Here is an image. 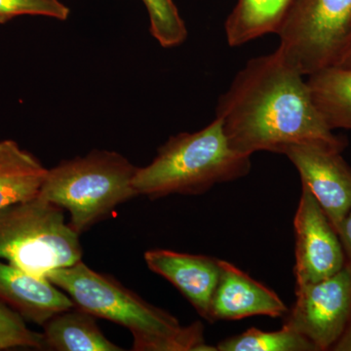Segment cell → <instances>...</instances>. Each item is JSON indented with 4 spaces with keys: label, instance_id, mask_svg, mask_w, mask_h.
I'll return each mask as SVG.
<instances>
[{
    "label": "cell",
    "instance_id": "1",
    "mask_svg": "<svg viewBox=\"0 0 351 351\" xmlns=\"http://www.w3.org/2000/svg\"><path fill=\"white\" fill-rule=\"evenodd\" d=\"M304 75L277 52L253 58L219 97L216 117L233 151L284 154L295 145L320 144L343 152L315 104Z\"/></svg>",
    "mask_w": 351,
    "mask_h": 351
},
{
    "label": "cell",
    "instance_id": "2",
    "mask_svg": "<svg viewBox=\"0 0 351 351\" xmlns=\"http://www.w3.org/2000/svg\"><path fill=\"white\" fill-rule=\"evenodd\" d=\"M46 278L75 306L95 317L127 328L135 351H217L207 345L200 322L182 326L174 315L152 306L117 279L90 269L82 261L52 269Z\"/></svg>",
    "mask_w": 351,
    "mask_h": 351
},
{
    "label": "cell",
    "instance_id": "3",
    "mask_svg": "<svg viewBox=\"0 0 351 351\" xmlns=\"http://www.w3.org/2000/svg\"><path fill=\"white\" fill-rule=\"evenodd\" d=\"M251 156L233 151L216 117L195 133H181L161 145L149 165L137 168L133 186L152 199L170 195H202L223 182L248 175Z\"/></svg>",
    "mask_w": 351,
    "mask_h": 351
},
{
    "label": "cell",
    "instance_id": "4",
    "mask_svg": "<svg viewBox=\"0 0 351 351\" xmlns=\"http://www.w3.org/2000/svg\"><path fill=\"white\" fill-rule=\"evenodd\" d=\"M137 168L117 152L93 151L48 169L38 195L69 212V226L80 235L138 196Z\"/></svg>",
    "mask_w": 351,
    "mask_h": 351
},
{
    "label": "cell",
    "instance_id": "5",
    "mask_svg": "<svg viewBox=\"0 0 351 351\" xmlns=\"http://www.w3.org/2000/svg\"><path fill=\"white\" fill-rule=\"evenodd\" d=\"M0 260L46 277L82 261L80 234L64 209L36 195L0 209Z\"/></svg>",
    "mask_w": 351,
    "mask_h": 351
},
{
    "label": "cell",
    "instance_id": "6",
    "mask_svg": "<svg viewBox=\"0 0 351 351\" xmlns=\"http://www.w3.org/2000/svg\"><path fill=\"white\" fill-rule=\"evenodd\" d=\"M351 31V0H294L277 52L302 75L336 64Z\"/></svg>",
    "mask_w": 351,
    "mask_h": 351
},
{
    "label": "cell",
    "instance_id": "7",
    "mask_svg": "<svg viewBox=\"0 0 351 351\" xmlns=\"http://www.w3.org/2000/svg\"><path fill=\"white\" fill-rule=\"evenodd\" d=\"M351 316V267L319 282L295 289L283 326L300 332L319 350H331Z\"/></svg>",
    "mask_w": 351,
    "mask_h": 351
},
{
    "label": "cell",
    "instance_id": "8",
    "mask_svg": "<svg viewBox=\"0 0 351 351\" xmlns=\"http://www.w3.org/2000/svg\"><path fill=\"white\" fill-rule=\"evenodd\" d=\"M295 289L319 282L338 274L346 256L338 232L306 186L294 219Z\"/></svg>",
    "mask_w": 351,
    "mask_h": 351
},
{
    "label": "cell",
    "instance_id": "9",
    "mask_svg": "<svg viewBox=\"0 0 351 351\" xmlns=\"http://www.w3.org/2000/svg\"><path fill=\"white\" fill-rule=\"evenodd\" d=\"M341 152L320 144L295 145L284 152L336 232L351 209V167Z\"/></svg>",
    "mask_w": 351,
    "mask_h": 351
},
{
    "label": "cell",
    "instance_id": "10",
    "mask_svg": "<svg viewBox=\"0 0 351 351\" xmlns=\"http://www.w3.org/2000/svg\"><path fill=\"white\" fill-rule=\"evenodd\" d=\"M145 261L152 271L182 293L201 317L212 323V300L221 274L218 258L156 249L145 252Z\"/></svg>",
    "mask_w": 351,
    "mask_h": 351
},
{
    "label": "cell",
    "instance_id": "11",
    "mask_svg": "<svg viewBox=\"0 0 351 351\" xmlns=\"http://www.w3.org/2000/svg\"><path fill=\"white\" fill-rule=\"evenodd\" d=\"M221 274L212 300V323L253 316L284 317L288 307L276 292L232 263L219 260Z\"/></svg>",
    "mask_w": 351,
    "mask_h": 351
},
{
    "label": "cell",
    "instance_id": "12",
    "mask_svg": "<svg viewBox=\"0 0 351 351\" xmlns=\"http://www.w3.org/2000/svg\"><path fill=\"white\" fill-rule=\"evenodd\" d=\"M0 304L40 326L55 314L75 306L49 279L34 276L3 260H0Z\"/></svg>",
    "mask_w": 351,
    "mask_h": 351
},
{
    "label": "cell",
    "instance_id": "13",
    "mask_svg": "<svg viewBox=\"0 0 351 351\" xmlns=\"http://www.w3.org/2000/svg\"><path fill=\"white\" fill-rule=\"evenodd\" d=\"M95 316L80 307L55 314L43 324L46 350L122 351L103 334Z\"/></svg>",
    "mask_w": 351,
    "mask_h": 351
},
{
    "label": "cell",
    "instance_id": "14",
    "mask_svg": "<svg viewBox=\"0 0 351 351\" xmlns=\"http://www.w3.org/2000/svg\"><path fill=\"white\" fill-rule=\"evenodd\" d=\"M47 171L15 141L0 142V209L36 197Z\"/></svg>",
    "mask_w": 351,
    "mask_h": 351
},
{
    "label": "cell",
    "instance_id": "15",
    "mask_svg": "<svg viewBox=\"0 0 351 351\" xmlns=\"http://www.w3.org/2000/svg\"><path fill=\"white\" fill-rule=\"evenodd\" d=\"M294 0H237L226 21V41L243 45L269 34H277Z\"/></svg>",
    "mask_w": 351,
    "mask_h": 351
},
{
    "label": "cell",
    "instance_id": "16",
    "mask_svg": "<svg viewBox=\"0 0 351 351\" xmlns=\"http://www.w3.org/2000/svg\"><path fill=\"white\" fill-rule=\"evenodd\" d=\"M311 96L332 130H351V69L329 66L307 78Z\"/></svg>",
    "mask_w": 351,
    "mask_h": 351
},
{
    "label": "cell",
    "instance_id": "17",
    "mask_svg": "<svg viewBox=\"0 0 351 351\" xmlns=\"http://www.w3.org/2000/svg\"><path fill=\"white\" fill-rule=\"evenodd\" d=\"M216 348L217 351H318L306 337L284 326L274 332L251 328L223 339Z\"/></svg>",
    "mask_w": 351,
    "mask_h": 351
},
{
    "label": "cell",
    "instance_id": "18",
    "mask_svg": "<svg viewBox=\"0 0 351 351\" xmlns=\"http://www.w3.org/2000/svg\"><path fill=\"white\" fill-rule=\"evenodd\" d=\"M149 18V32L164 48L181 45L188 38L186 23L173 0H142Z\"/></svg>",
    "mask_w": 351,
    "mask_h": 351
},
{
    "label": "cell",
    "instance_id": "19",
    "mask_svg": "<svg viewBox=\"0 0 351 351\" xmlns=\"http://www.w3.org/2000/svg\"><path fill=\"white\" fill-rule=\"evenodd\" d=\"M24 318L0 304V350L12 348L45 350L43 334L32 331Z\"/></svg>",
    "mask_w": 351,
    "mask_h": 351
},
{
    "label": "cell",
    "instance_id": "20",
    "mask_svg": "<svg viewBox=\"0 0 351 351\" xmlns=\"http://www.w3.org/2000/svg\"><path fill=\"white\" fill-rule=\"evenodd\" d=\"M71 10L60 0H0V24L19 16H44L66 21Z\"/></svg>",
    "mask_w": 351,
    "mask_h": 351
},
{
    "label": "cell",
    "instance_id": "21",
    "mask_svg": "<svg viewBox=\"0 0 351 351\" xmlns=\"http://www.w3.org/2000/svg\"><path fill=\"white\" fill-rule=\"evenodd\" d=\"M337 232L345 252L346 263L351 267V209L339 223Z\"/></svg>",
    "mask_w": 351,
    "mask_h": 351
},
{
    "label": "cell",
    "instance_id": "22",
    "mask_svg": "<svg viewBox=\"0 0 351 351\" xmlns=\"http://www.w3.org/2000/svg\"><path fill=\"white\" fill-rule=\"evenodd\" d=\"M331 350L351 351V316L338 341L332 346Z\"/></svg>",
    "mask_w": 351,
    "mask_h": 351
},
{
    "label": "cell",
    "instance_id": "23",
    "mask_svg": "<svg viewBox=\"0 0 351 351\" xmlns=\"http://www.w3.org/2000/svg\"><path fill=\"white\" fill-rule=\"evenodd\" d=\"M332 66L341 69H351V31L343 51Z\"/></svg>",
    "mask_w": 351,
    "mask_h": 351
}]
</instances>
